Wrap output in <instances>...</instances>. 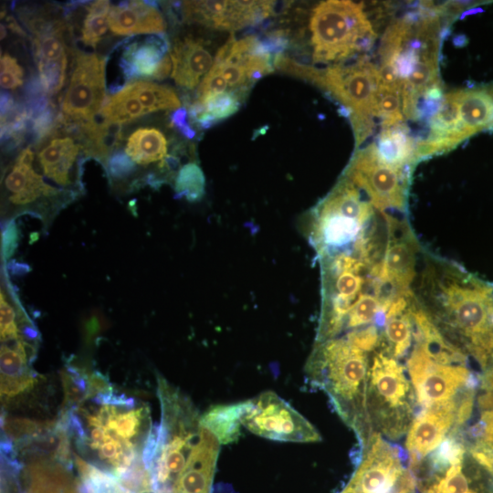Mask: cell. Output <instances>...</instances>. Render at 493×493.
Instances as JSON below:
<instances>
[{"label":"cell","mask_w":493,"mask_h":493,"mask_svg":"<svg viewBox=\"0 0 493 493\" xmlns=\"http://www.w3.org/2000/svg\"><path fill=\"white\" fill-rule=\"evenodd\" d=\"M419 306L444 338L486 371L493 364V287L443 259L424 254Z\"/></svg>","instance_id":"obj_1"},{"label":"cell","mask_w":493,"mask_h":493,"mask_svg":"<svg viewBox=\"0 0 493 493\" xmlns=\"http://www.w3.org/2000/svg\"><path fill=\"white\" fill-rule=\"evenodd\" d=\"M369 354L341 336L316 342L305 366L310 384L328 394L361 446L371 435L365 408Z\"/></svg>","instance_id":"obj_2"},{"label":"cell","mask_w":493,"mask_h":493,"mask_svg":"<svg viewBox=\"0 0 493 493\" xmlns=\"http://www.w3.org/2000/svg\"><path fill=\"white\" fill-rule=\"evenodd\" d=\"M274 68L317 85L339 100L351 118L357 144L371 133L376 118L379 75L377 67L366 58L316 68L278 55Z\"/></svg>","instance_id":"obj_3"},{"label":"cell","mask_w":493,"mask_h":493,"mask_svg":"<svg viewBox=\"0 0 493 493\" xmlns=\"http://www.w3.org/2000/svg\"><path fill=\"white\" fill-rule=\"evenodd\" d=\"M396 358L378 347L369 362L366 417L369 428L392 439L403 436L414 418L415 393Z\"/></svg>","instance_id":"obj_4"},{"label":"cell","mask_w":493,"mask_h":493,"mask_svg":"<svg viewBox=\"0 0 493 493\" xmlns=\"http://www.w3.org/2000/svg\"><path fill=\"white\" fill-rule=\"evenodd\" d=\"M312 58L336 63L367 50L376 34L362 5L351 1L328 0L312 10L309 19Z\"/></svg>","instance_id":"obj_5"},{"label":"cell","mask_w":493,"mask_h":493,"mask_svg":"<svg viewBox=\"0 0 493 493\" xmlns=\"http://www.w3.org/2000/svg\"><path fill=\"white\" fill-rule=\"evenodd\" d=\"M429 126V140L445 152L493 130V83L445 93Z\"/></svg>","instance_id":"obj_6"},{"label":"cell","mask_w":493,"mask_h":493,"mask_svg":"<svg viewBox=\"0 0 493 493\" xmlns=\"http://www.w3.org/2000/svg\"><path fill=\"white\" fill-rule=\"evenodd\" d=\"M416 341L407 370L421 409L458 399L481 383V378L466 364L444 363L435 359L417 332Z\"/></svg>","instance_id":"obj_7"},{"label":"cell","mask_w":493,"mask_h":493,"mask_svg":"<svg viewBox=\"0 0 493 493\" xmlns=\"http://www.w3.org/2000/svg\"><path fill=\"white\" fill-rule=\"evenodd\" d=\"M241 424L250 432L275 441L309 443L321 439L303 415L271 391L246 401Z\"/></svg>","instance_id":"obj_8"},{"label":"cell","mask_w":493,"mask_h":493,"mask_svg":"<svg viewBox=\"0 0 493 493\" xmlns=\"http://www.w3.org/2000/svg\"><path fill=\"white\" fill-rule=\"evenodd\" d=\"M409 173L410 170L382 162L372 143L355 153L344 177L363 191L376 208L405 212Z\"/></svg>","instance_id":"obj_9"},{"label":"cell","mask_w":493,"mask_h":493,"mask_svg":"<svg viewBox=\"0 0 493 493\" xmlns=\"http://www.w3.org/2000/svg\"><path fill=\"white\" fill-rule=\"evenodd\" d=\"M73 62L59 115L60 123L65 126L94 121L106 100V59L95 53H77Z\"/></svg>","instance_id":"obj_10"},{"label":"cell","mask_w":493,"mask_h":493,"mask_svg":"<svg viewBox=\"0 0 493 493\" xmlns=\"http://www.w3.org/2000/svg\"><path fill=\"white\" fill-rule=\"evenodd\" d=\"M357 469L341 493H392L408 469L400 448L372 432L357 457Z\"/></svg>","instance_id":"obj_11"},{"label":"cell","mask_w":493,"mask_h":493,"mask_svg":"<svg viewBox=\"0 0 493 493\" xmlns=\"http://www.w3.org/2000/svg\"><path fill=\"white\" fill-rule=\"evenodd\" d=\"M183 17L189 23L235 31L260 23L274 11L271 1H184Z\"/></svg>","instance_id":"obj_12"},{"label":"cell","mask_w":493,"mask_h":493,"mask_svg":"<svg viewBox=\"0 0 493 493\" xmlns=\"http://www.w3.org/2000/svg\"><path fill=\"white\" fill-rule=\"evenodd\" d=\"M475 390L458 399L434 404L420 410L414 416L406 437L405 447L410 456V467L414 470L422 459L437 448L452 430L458 431V409L463 399Z\"/></svg>","instance_id":"obj_13"},{"label":"cell","mask_w":493,"mask_h":493,"mask_svg":"<svg viewBox=\"0 0 493 493\" xmlns=\"http://www.w3.org/2000/svg\"><path fill=\"white\" fill-rule=\"evenodd\" d=\"M126 39L122 45L119 67L124 82L133 79L151 78L163 79L172 69L171 58L167 55L169 41L164 33L152 34L142 39Z\"/></svg>","instance_id":"obj_14"},{"label":"cell","mask_w":493,"mask_h":493,"mask_svg":"<svg viewBox=\"0 0 493 493\" xmlns=\"http://www.w3.org/2000/svg\"><path fill=\"white\" fill-rule=\"evenodd\" d=\"M34 152L30 147L23 150L5 177L9 203L19 209H27L40 198H55L62 192L47 184L32 167Z\"/></svg>","instance_id":"obj_15"},{"label":"cell","mask_w":493,"mask_h":493,"mask_svg":"<svg viewBox=\"0 0 493 493\" xmlns=\"http://www.w3.org/2000/svg\"><path fill=\"white\" fill-rule=\"evenodd\" d=\"M108 25L115 35L159 34L165 29L164 19L155 2L124 1L112 5Z\"/></svg>","instance_id":"obj_16"},{"label":"cell","mask_w":493,"mask_h":493,"mask_svg":"<svg viewBox=\"0 0 493 493\" xmlns=\"http://www.w3.org/2000/svg\"><path fill=\"white\" fill-rule=\"evenodd\" d=\"M174 82L192 89L211 69L213 57L201 39L185 37L174 41L170 52Z\"/></svg>","instance_id":"obj_17"},{"label":"cell","mask_w":493,"mask_h":493,"mask_svg":"<svg viewBox=\"0 0 493 493\" xmlns=\"http://www.w3.org/2000/svg\"><path fill=\"white\" fill-rule=\"evenodd\" d=\"M81 148L70 137L52 139L37 153L44 174L59 186H68L70 172Z\"/></svg>","instance_id":"obj_18"},{"label":"cell","mask_w":493,"mask_h":493,"mask_svg":"<svg viewBox=\"0 0 493 493\" xmlns=\"http://www.w3.org/2000/svg\"><path fill=\"white\" fill-rule=\"evenodd\" d=\"M373 145L378 158L393 168L410 170L416 161V144L404 123L383 128Z\"/></svg>","instance_id":"obj_19"},{"label":"cell","mask_w":493,"mask_h":493,"mask_svg":"<svg viewBox=\"0 0 493 493\" xmlns=\"http://www.w3.org/2000/svg\"><path fill=\"white\" fill-rule=\"evenodd\" d=\"M240 106V98L230 91L211 93L197 100L189 108L191 121L207 129L219 121L235 114Z\"/></svg>","instance_id":"obj_20"},{"label":"cell","mask_w":493,"mask_h":493,"mask_svg":"<svg viewBox=\"0 0 493 493\" xmlns=\"http://www.w3.org/2000/svg\"><path fill=\"white\" fill-rule=\"evenodd\" d=\"M74 130L79 132L83 151L99 159H107L121 142V124L94 121L76 125Z\"/></svg>","instance_id":"obj_21"},{"label":"cell","mask_w":493,"mask_h":493,"mask_svg":"<svg viewBox=\"0 0 493 493\" xmlns=\"http://www.w3.org/2000/svg\"><path fill=\"white\" fill-rule=\"evenodd\" d=\"M245 407L246 401L215 405L201 415V424L215 435L220 445L233 443L239 437Z\"/></svg>","instance_id":"obj_22"},{"label":"cell","mask_w":493,"mask_h":493,"mask_svg":"<svg viewBox=\"0 0 493 493\" xmlns=\"http://www.w3.org/2000/svg\"><path fill=\"white\" fill-rule=\"evenodd\" d=\"M125 152L134 163L141 165L163 162L167 153V141L155 128H140L128 138Z\"/></svg>","instance_id":"obj_23"},{"label":"cell","mask_w":493,"mask_h":493,"mask_svg":"<svg viewBox=\"0 0 493 493\" xmlns=\"http://www.w3.org/2000/svg\"><path fill=\"white\" fill-rule=\"evenodd\" d=\"M147 114L128 85L107 99L100 110L104 121L122 124Z\"/></svg>","instance_id":"obj_24"},{"label":"cell","mask_w":493,"mask_h":493,"mask_svg":"<svg viewBox=\"0 0 493 493\" xmlns=\"http://www.w3.org/2000/svg\"><path fill=\"white\" fill-rule=\"evenodd\" d=\"M128 86L147 113L162 110H176L181 108L178 96L169 87L144 80H138Z\"/></svg>","instance_id":"obj_25"},{"label":"cell","mask_w":493,"mask_h":493,"mask_svg":"<svg viewBox=\"0 0 493 493\" xmlns=\"http://www.w3.org/2000/svg\"><path fill=\"white\" fill-rule=\"evenodd\" d=\"M110 9V1L105 0L95 1L87 5L81 34V40L85 46L96 47L106 34Z\"/></svg>","instance_id":"obj_26"},{"label":"cell","mask_w":493,"mask_h":493,"mask_svg":"<svg viewBox=\"0 0 493 493\" xmlns=\"http://www.w3.org/2000/svg\"><path fill=\"white\" fill-rule=\"evenodd\" d=\"M205 175L198 164L188 163L178 172L174 183L176 198H185L189 202L200 201L205 194Z\"/></svg>","instance_id":"obj_27"},{"label":"cell","mask_w":493,"mask_h":493,"mask_svg":"<svg viewBox=\"0 0 493 493\" xmlns=\"http://www.w3.org/2000/svg\"><path fill=\"white\" fill-rule=\"evenodd\" d=\"M404 117L402 89L379 85L376 118L381 120L383 128L403 123Z\"/></svg>","instance_id":"obj_28"},{"label":"cell","mask_w":493,"mask_h":493,"mask_svg":"<svg viewBox=\"0 0 493 493\" xmlns=\"http://www.w3.org/2000/svg\"><path fill=\"white\" fill-rule=\"evenodd\" d=\"M66 29H60L33 38L37 63H67V47L62 37Z\"/></svg>","instance_id":"obj_29"},{"label":"cell","mask_w":493,"mask_h":493,"mask_svg":"<svg viewBox=\"0 0 493 493\" xmlns=\"http://www.w3.org/2000/svg\"><path fill=\"white\" fill-rule=\"evenodd\" d=\"M1 341L23 338L18 326V313L1 291Z\"/></svg>","instance_id":"obj_30"},{"label":"cell","mask_w":493,"mask_h":493,"mask_svg":"<svg viewBox=\"0 0 493 493\" xmlns=\"http://www.w3.org/2000/svg\"><path fill=\"white\" fill-rule=\"evenodd\" d=\"M1 87L15 89L23 83L24 70L17 60L8 54L1 57Z\"/></svg>","instance_id":"obj_31"},{"label":"cell","mask_w":493,"mask_h":493,"mask_svg":"<svg viewBox=\"0 0 493 493\" xmlns=\"http://www.w3.org/2000/svg\"><path fill=\"white\" fill-rule=\"evenodd\" d=\"M54 107L53 104H50L31 120L33 133L37 141H41L48 136L59 124V115L56 117Z\"/></svg>","instance_id":"obj_32"},{"label":"cell","mask_w":493,"mask_h":493,"mask_svg":"<svg viewBox=\"0 0 493 493\" xmlns=\"http://www.w3.org/2000/svg\"><path fill=\"white\" fill-rule=\"evenodd\" d=\"M135 169L134 162L125 152L116 151L108 160V171L113 179H124L131 175Z\"/></svg>","instance_id":"obj_33"},{"label":"cell","mask_w":493,"mask_h":493,"mask_svg":"<svg viewBox=\"0 0 493 493\" xmlns=\"http://www.w3.org/2000/svg\"><path fill=\"white\" fill-rule=\"evenodd\" d=\"M471 456L493 476V444L477 440L468 447Z\"/></svg>","instance_id":"obj_34"},{"label":"cell","mask_w":493,"mask_h":493,"mask_svg":"<svg viewBox=\"0 0 493 493\" xmlns=\"http://www.w3.org/2000/svg\"><path fill=\"white\" fill-rule=\"evenodd\" d=\"M470 432L478 440L493 444V408L483 411L480 421Z\"/></svg>","instance_id":"obj_35"},{"label":"cell","mask_w":493,"mask_h":493,"mask_svg":"<svg viewBox=\"0 0 493 493\" xmlns=\"http://www.w3.org/2000/svg\"><path fill=\"white\" fill-rule=\"evenodd\" d=\"M18 243V231L16 225L12 220L6 226L2 234V252L5 260H7L16 250Z\"/></svg>","instance_id":"obj_36"},{"label":"cell","mask_w":493,"mask_h":493,"mask_svg":"<svg viewBox=\"0 0 493 493\" xmlns=\"http://www.w3.org/2000/svg\"><path fill=\"white\" fill-rule=\"evenodd\" d=\"M187 110L184 107H181L174 110L171 116L172 123L179 130V131L188 139L194 137L195 132L187 122Z\"/></svg>","instance_id":"obj_37"},{"label":"cell","mask_w":493,"mask_h":493,"mask_svg":"<svg viewBox=\"0 0 493 493\" xmlns=\"http://www.w3.org/2000/svg\"><path fill=\"white\" fill-rule=\"evenodd\" d=\"M15 102L9 92H1V116L7 114L14 107Z\"/></svg>","instance_id":"obj_38"},{"label":"cell","mask_w":493,"mask_h":493,"mask_svg":"<svg viewBox=\"0 0 493 493\" xmlns=\"http://www.w3.org/2000/svg\"><path fill=\"white\" fill-rule=\"evenodd\" d=\"M481 384L487 392L493 393V364L484 372Z\"/></svg>","instance_id":"obj_39"},{"label":"cell","mask_w":493,"mask_h":493,"mask_svg":"<svg viewBox=\"0 0 493 493\" xmlns=\"http://www.w3.org/2000/svg\"><path fill=\"white\" fill-rule=\"evenodd\" d=\"M7 26L8 27L14 31L16 34L25 36V32L22 30V28L17 25L16 21L13 17H7Z\"/></svg>","instance_id":"obj_40"},{"label":"cell","mask_w":493,"mask_h":493,"mask_svg":"<svg viewBox=\"0 0 493 493\" xmlns=\"http://www.w3.org/2000/svg\"><path fill=\"white\" fill-rule=\"evenodd\" d=\"M413 492H415V490H410V489H407V488H403V489L399 490L396 493H413Z\"/></svg>","instance_id":"obj_41"},{"label":"cell","mask_w":493,"mask_h":493,"mask_svg":"<svg viewBox=\"0 0 493 493\" xmlns=\"http://www.w3.org/2000/svg\"><path fill=\"white\" fill-rule=\"evenodd\" d=\"M5 37V26H1V39H3V37Z\"/></svg>","instance_id":"obj_42"},{"label":"cell","mask_w":493,"mask_h":493,"mask_svg":"<svg viewBox=\"0 0 493 493\" xmlns=\"http://www.w3.org/2000/svg\"><path fill=\"white\" fill-rule=\"evenodd\" d=\"M467 493H476V492L473 490H469Z\"/></svg>","instance_id":"obj_43"}]
</instances>
